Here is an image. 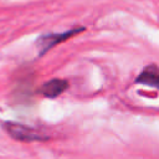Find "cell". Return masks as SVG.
<instances>
[{"label": "cell", "instance_id": "cell-3", "mask_svg": "<svg viewBox=\"0 0 159 159\" xmlns=\"http://www.w3.org/2000/svg\"><path fill=\"white\" fill-rule=\"evenodd\" d=\"M135 82L139 84H144L159 89V66L155 63L145 66L142 70V72L137 76Z\"/></svg>", "mask_w": 159, "mask_h": 159}, {"label": "cell", "instance_id": "cell-4", "mask_svg": "<svg viewBox=\"0 0 159 159\" xmlns=\"http://www.w3.org/2000/svg\"><path fill=\"white\" fill-rule=\"evenodd\" d=\"M67 88H68V82L66 80L52 78L41 86L40 93L46 98H56L60 94H62Z\"/></svg>", "mask_w": 159, "mask_h": 159}, {"label": "cell", "instance_id": "cell-1", "mask_svg": "<svg viewBox=\"0 0 159 159\" xmlns=\"http://www.w3.org/2000/svg\"><path fill=\"white\" fill-rule=\"evenodd\" d=\"M4 130L15 140L19 142H37V140H43L45 137L35 130L34 128H30L25 124L16 123V122H2L1 123Z\"/></svg>", "mask_w": 159, "mask_h": 159}, {"label": "cell", "instance_id": "cell-2", "mask_svg": "<svg viewBox=\"0 0 159 159\" xmlns=\"http://www.w3.org/2000/svg\"><path fill=\"white\" fill-rule=\"evenodd\" d=\"M84 29L83 27H75L72 30H68L66 32H58V34H46V35H42L37 39L36 41V46L39 48V53L40 55H43L46 53L48 50H51L52 47H55L56 45L68 40L70 37L77 35L78 32H82Z\"/></svg>", "mask_w": 159, "mask_h": 159}]
</instances>
